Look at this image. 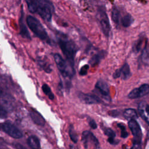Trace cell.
Masks as SVG:
<instances>
[{
  "label": "cell",
  "mask_w": 149,
  "mask_h": 149,
  "mask_svg": "<svg viewBox=\"0 0 149 149\" xmlns=\"http://www.w3.org/2000/svg\"><path fill=\"white\" fill-rule=\"evenodd\" d=\"M57 40L59 46L66 61L72 66H74V57L77 51V45L72 40L62 33H59L57 35Z\"/></svg>",
  "instance_id": "6da1fadb"
},
{
  "label": "cell",
  "mask_w": 149,
  "mask_h": 149,
  "mask_svg": "<svg viewBox=\"0 0 149 149\" xmlns=\"http://www.w3.org/2000/svg\"><path fill=\"white\" fill-rule=\"evenodd\" d=\"M26 23L30 29L40 40H47L48 39L47 31L36 17L31 15H28L26 18Z\"/></svg>",
  "instance_id": "7a4b0ae2"
},
{
  "label": "cell",
  "mask_w": 149,
  "mask_h": 149,
  "mask_svg": "<svg viewBox=\"0 0 149 149\" xmlns=\"http://www.w3.org/2000/svg\"><path fill=\"white\" fill-rule=\"evenodd\" d=\"M54 58L57 68L62 76L66 79H72L75 73L74 66H72L67 61L63 59L59 54H55Z\"/></svg>",
  "instance_id": "3957f363"
},
{
  "label": "cell",
  "mask_w": 149,
  "mask_h": 149,
  "mask_svg": "<svg viewBox=\"0 0 149 149\" xmlns=\"http://www.w3.org/2000/svg\"><path fill=\"white\" fill-rule=\"evenodd\" d=\"M54 7L50 0H39L37 12L40 16L47 22H51Z\"/></svg>",
  "instance_id": "277c9868"
},
{
  "label": "cell",
  "mask_w": 149,
  "mask_h": 149,
  "mask_svg": "<svg viewBox=\"0 0 149 149\" xmlns=\"http://www.w3.org/2000/svg\"><path fill=\"white\" fill-rule=\"evenodd\" d=\"M97 18L103 34L107 37H109L111 34V25L108 15L104 6H100L98 8Z\"/></svg>",
  "instance_id": "5b68a950"
},
{
  "label": "cell",
  "mask_w": 149,
  "mask_h": 149,
  "mask_svg": "<svg viewBox=\"0 0 149 149\" xmlns=\"http://www.w3.org/2000/svg\"><path fill=\"white\" fill-rule=\"evenodd\" d=\"M81 142L85 148H88L91 146L93 149H100V145L98 139L89 130H85L82 133Z\"/></svg>",
  "instance_id": "8992f818"
},
{
  "label": "cell",
  "mask_w": 149,
  "mask_h": 149,
  "mask_svg": "<svg viewBox=\"0 0 149 149\" xmlns=\"http://www.w3.org/2000/svg\"><path fill=\"white\" fill-rule=\"evenodd\" d=\"M93 93L97 95L98 94L100 95V97L104 100L108 101L110 100L109 86L104 80L100 79L97 81L95 85V88L93 91Z\"/></svg>",
  "instance_id": "52a82bcc"
},
{
  "label": "cell",
  "mask_w": 149,
  "mask_h": 149,
  "mask_svg": "<svg viewBox=\"0 0 149 149\" xmlns=\"http://www.w3.org/2000/svg\"><path fill=\"white\" fill-rule=\"evenodd\" d=\"M128 126L133 136V143H141L142 132L141 127L136 119H130L128 122Z\"/></svg>",
  "instance_id": "ba28073f"
},
{
  "label": "cell",
  "mask_w": 149,
  "mask_h": 149,
  "mask_svg": "<svg viewBox=\"0 0 149 149\" xmlns=\"http://www.w3.org/2000/svg\"><path fill=\"white\" fill-rule=\"evenodd\" d=\"M1 128L8 135L15 139H20L23 136L22 132L13 124L9 121L5 122L0 125Z\"/></svg>",
  "instance_id": "9c48e42d"
},
{
  "label": "cell",
  "mask_w": 149,
  "mask_h": 149,
  "mask_svg": "<svg viewBox=\"0 0 149 149\" xmlns=\"http://www.w3.org/2000/svg\"><path fill=\"white\" fill-rule=\"evenodd\" d=\"M78 97L81 102L86 104L91 105L102 103L101 99L94 93H84L80 92L78 94Z\"/></svg>",
  "instance_id": "30bf717a"
},
{
  "label": "cell",
  "mask_w": 149,
  "mask_h": 149,
  "mask_svg": "<svg viewBox=\"0 0 149 149\" xmlns=\"http://www.w3.org/2000/svg\"><path fill=\"white\" fill-rule=\"evenodd\" d=\"M149 93V84H143L138 88L133 89L127 95L130 99L139 98L147 95Z\"/></svg>",
  "instance_id": "8fae6325"
},
{
  "label": "cell",
  "mask_w": 149,
  "mask_h": 149,
  "mask_svg": "<svg viewBox=\"0 0 149 149\" xmlns=\"http://www.w3.org/2000/svg\"><path fill=\"white\" fill-rule=\"evenodd\" d=\"M132 75L130 69L129 64L127 63H124L122 67L119 69L116 70L113 73V78L117 79L121 77L122 79L124 80H127Z\"/></svg>",
  "instance_id": "7c38bea8"
},
{
  "label": "cell",
  "mask_w": 149,
  "mask_h": 149,
  "mask_svg": "<svg viewBox=\"0 0 149 149\" xmlns=\"http://www.w3.org/2000/svg\"><path fill=\"white\" fill-rule=\"evenodd\" d=\"M19 34L20 35L24 38L31 40V36L27 30V28L24 22V10L23 9V6H22L20 10V15L19 19Z\"/></svg>",
  "instance_id": "4fadbf2b"
},
{
  "label": "cell",
  "mask_w": 149,
  "mask_h": 149,
  "mask_svg": "<svg viewBox=\"0 0 149 149\" xmlns=\"http://www.w3.org/2000/svg\"><path fill=\"white\" fill-rule=\"evenodd\" d=\"M138 112L149 126V105L144 102H141L138 105Z\"/></svg>",
  "instance_id": "5bb4252c"
},
{
  "label": "cell",
  "mask_w": 149,
  "mask_h": 149,
  "mask_svg": "<svg viewBox=\"0 0 149 149\" xmlns=\"http://www.w3.org/2000/svg\"><path fill=\"white\" fill-rule=\"evenodd\" d=\"M30 116L32 120L39 126H44L45 125V119L42 116L34 109L31 108L30 110Z\"/></svg>",
  "instance_id": "9a60e30c"
},
{
  "label": "cell",
  "mask_w": 149,
  "mask_h": 149,
  "mask_svg": "<svg viewBox=\"0 0 149 149\" xmlns=\"http://www.w3.org/2000/svg\"><path fill=\"white\" fill-rule=\"evenodd\" d=\"M147 44V42L146 38L144 36H141L133 44L132 47L133 52L135 54L139 53L140 51H141L143 49V48Z\"/></svg>",
  "instance_id": "2e32d148"
},
{
  "label": "cell",
  "mask_w": 149,
  "mask_h": 149,
  "mask_svg": "<svg viewBox=\"0 0 149 149\" xmlns=\"http://www.w3.org/2000/svg\"><path fill=\"white\" fill-rule=\"evenodd\" d=\"M102 129L104 131V134L108 137V141L111 145H116L118 144V141L115 140V132L110 127L102 126Z\"/></svg>",
  "instance_id": "e0dca14e"
},
{
  "label": "cell",
  "mask_w": 149,
  "mask_h": 149,
  "mask_svg": "<svg viewBox=\"0 0 149 149\" xmlns=\"http://www.w3.org/2000/svg\"><path fill=\"white\" fill-rule=\"evenodd\" d=\"M106 52L105 51H100L94 54L90 58L88 63L89 64L94 67L98 65L101 61L105 57Z\"/></svg>",
  "instance_id": "ac0fdd59"
},
{
  "label": "cell",
  "mask_w": 149,
  "mask_h": 149,
  "mask_svg": "<svg viewBox=\"0 0 149 149\" xmlns=\"http://www.w3.org/2000/svg\"><path fill=\"white\" fill-rule=\"evenodd\" d=\"M121 17H122L119 9L116 7H113L111 12V18L116 26H118L120 25Z\"/></svg>",
  "instance_id": "d6986e66"
},
{
  "label": "cell",
  "mask_w": 149,
  "mask_h": 149,
  "mask_svg": "<svg viewBox=\"0 0 149 149\" xmlns=\"http://www.w3.org/2000/svg\"><path fill=\"white\" fill-rule=\"evenodd\" d=\"M27 144L31 149H39L40 147L39 139L34 135H31L27 139Z\"/></svg>",
  "instance_id": "ffe728a7"
},
{
  "label": "cell",
  "mask_w": 149,
  "mask_h": 149,
  "mask_svg": "<svg viewBox=\"0 0 149 149\" xmlns=\"http://www.w3.org/2000/svg\"><path fill=\"white\" fill-rule=\"evenodd\" d=\"M123 116L125 119L127 120L130 119H136L138 118V114L137 111L133 108L126 109L123 113Z\"/></svg>",
  "instance_id": "44dd1931"
},
{
  "label": "cell",
  "mask_w": 149,
  "mask_h": 149,
  "mask_svg": "<svg viewBox=\"0 0 149 149\" xmlns=\"http://www.w3.org/2000/svg\"><path fill=\"white\" fill-rule=\"evenodd\" d=\"M134 20L132 16L129 13L125 15L120 19V24L122 26L125 28L129 27L132 25Z\"/></svg>",
  "instance_id": "7402d4cb"
},
{
  "label": "cell",
  "mask_w": 149,
  "mask_h": 149,
  "mask_svg": "<svg viewBox=\"0 0 149 149\" xmlns=\"http://www.w3.org/2000/svg\"><path fill=\"white\" fill-rule=\"evenodd\" d=\"M25 1L30 12L31 13H36L39 0H25Z\"/></svg>",
  "instance_id": "603a6c76"
},
{
  "label": "cell",
  "mask_w": 149,
  "mask_h": 149,
  "mask_svg": "<svg viewBox=\"0 0 149 149\" xmlns=\"http://www.w3.org/2000/svg\"><path fill=\"white\" fill-rule=\"evenodd\" d=\"M69 135L70 137L71 140L74 143H77L78 141V137H77V134L76 133V130L74 129V127L73 125H70L69 127Z\"/></svg>",
  "instance_id": "cb8c5ba5"
},
{
  "label": "cell",
  "mask_w": 149,
  "mask_h": 149,
  "mask_svg": "<svg viewBox=\"0 0 149 149\" xmlns=\"http://www.w3.org/2000/svg\"><path fill=\"white\" fill-rule=\"evenodd\" d=\"M38 64L40 67L47 73H51L52 69L50 66V65L44 60L41 59L38 61Z\"/></svg>",
  "instance_id": "d4e9b609"
},
{
  "label": "cell",
  "mask_w": 149,
  "mask_h": 149,
  "mask_svg": "<svg viewBox=\"0 0 149 149\" xmlns=\"http://www.w3.org/2000/svg\"><path fill=\"white\" fill-rule=\"evenodd\" d=\"M42 90L50 100H53L54 99V95L51 91V90L48 85H47V84H44L42 86Z\"/></svg>",
  "instance_id": "484cf974"
},
{
  "label": "cell",
  "mask_w": 149,
  "mask_h": 149,
  "mask_svg": "<svg viewBox=\"0 0 149 149\" xmlns=\"http://www.w3.org/2000/svg\"><path fill=\"white\" fill-rule=\"evenodd\" d=\"M117 126L120 130V136L122 138H126L129 136V133L126 130L125 126L122 123H117Z\"/></svg>",
  "instance_id": "4316f807"
},
{
  "label": "cell",
  "mask_w": 149,
  "mask_h": 149,
  "mask_svg": "<svg viewBox=\"0 0 149 149\" xmlns=\"http://www.w3.org/2000/svg\"><path fill=\"white\" fill-rule=\"evenodd\" d=\"M89 69V65H83L79 70V74L80 76H85L87 74L88 70Z\"/></svg>",
  "instance_id": "83f0119b"
},
{
  "label": "cell",
  "mask_w": 149,
  "mask_h": 149,
  "mask_svg": "<svg viewBox=\"0 0 149 149\" xmlns=\"http://www.w3.org/2000/svg\"><path fill=\"white\" fill-rule=\"evenodd\" d=\"M87 121L90 127L93 129H95L97 128V124L96 123L95 121L91 118H88Z\"/></svg>",
  "instance_id": "f1b7e54d"
},
{
  "label": "cell",
  "mask_w": 149,
  "mask_h": 149,
  "mask_svg": "<svg viewBox=\"0 0 149 149\" xmlns=\"http://www.w3.org/2000/svg\"><path fill=\"white\" fill-rule=\"evenodd\" d=\"M7 111L0 104V118H6L7 117Z\"/></svg>",
  "instance_id": "f546056e"
},
{
  "label": "cell",
  "mask_w": 149,
  "mask_h": 149,
  "mask_svg": "<svg viewBox=\"0 0 149 149\" xmlns=\"http://www.w3.org/2000/svg\"><path fill=\"white\" fill-rule=\"evenodd\" d=\"M130 149H141V144L133 143V146H132V147L130 148Z\"/></svg>",
  "instance_id": "4dcf8cb0"
},
{
  "label": "cell",
  "mask_w": 149,
  "mask_h": 149,
  "mask_svg": "<svg viewBox=\"0 0 149 149\" xmlns=\"http://www.w3.org/2000/svg\"><path fill=\"white\" fill-rule=\"evenodd\" d=\"M119 114V112L117 110H113L109 112V114L110 115L112 116H116L118 115Z\"/></svg>",
  "instance_id": "1f68e13d"
},
{
  "label": "cell",
  "mask_w": 149,
  "mask_h": 149,
  "mask_svg": "<svg viewBox=\"0 0 149 149\" xmlns=\"http://www.w3.org/2000/svg\"><path fill=\"white\" fill-rule=\"evenodd\" d=\"M15 147L16 149H26L23 146H22V144H19V143H17L15 144Z\"/></svg>",
  "instance_id": "d6a6232c"
},
{
  "label": "cell",
  "mask_w": 149,
  "mask_h": 149,
  "mask_svg": "<svg viewBox=\"0 0 149 149\" xmlns=\"http://www.w3.org/2000/svg\"><path fill=\"white\" fill-rule=\"evenodd\" d=\"M1 90H0V96H1Z\"/></svg>",
  "instance_id": "836d02e7"
}]
</instances>
